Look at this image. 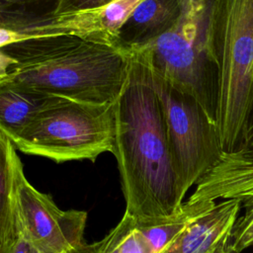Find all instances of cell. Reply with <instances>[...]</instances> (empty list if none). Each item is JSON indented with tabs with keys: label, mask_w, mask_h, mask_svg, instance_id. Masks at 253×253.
<instances>
[{
	"label": "cell",
	"mask_w": 253,
	"mask_h": 253,
	"mask_svg": "<svg viewBox=\"0 0 253 253\" xmlns=\"http://www.w3.org/2000/svg\"><path fill=\"white\" fill-rule=\"evenodd\" d=\"M123 90L114 103V147L126 212L137 222L176 214L183 204L159 99L148 69L133 52Z\"/></svg>",
	"instance_id": "obj_1"
},
{
	"label": "cell",
	"mask_w": 253,
	"mask_h": 253,
	"mask_svg": "<svg viewBox=\"0 0 253 253\" xmlns=\"http://www.w3.org/2000/svg\"><path fill=\"white\" fill-rule=\"evenodd\" d=\"M131 56L107 35L67 34L46 53L14 65L2 80L78 102L114 104Z\"/></svg>",
	"instance_id": "obj_2"
},
{
	"label": "cell",
	"mask_w": 253,
	"mask_h": 253,
	"mask_svg": "<svg viewBox=\"0 0 253 253\" xmlns=\"http://www.w3.org/2000/svg\"><path fill=\"white\" fill-rule=\"evenodd\" d=\"M174 27L133 49L155 74L194 97L216 124L217 66L213 50L215 0H178Z\"/></svg>",
	"instance_id": "obj_3"
},
{
	"label": "cell",
	"mask_w": 253,
	"mask_h": 253,
	"mask_svg": "<svg viewBox=\"0 0 253 253\" xmlns=\"http://www.w3.org/2000/svg\"><path fill=\"white\" fill-rule=\"evenodd\" d=\"M216 126L224 153L239 151L253 98V0H215Z\"/></svg>",
	"instance_id": "obj_4"
},
{
	"label": "cell",
	"mask_w": 253,
	"mask_h": 253,
	"mask_svg": "<svg viewBox=\"0 0 253 253\" xmlns=\"http://www.w3.org/2000/svg\"><path fill=\"white\" fill-rule=\"evenodd\" d=\"M114 104L96 105L53 98L11 140L26 154L61 163L91 160L113 152Z\"/></svg>",
	"instance_id": "obj_5"
},
{
	"label": "cell",
	"mask_w": 253,
	"mask_h": 253,
	"mask_svg": "<svg viewBox=\"0 0 253 253\" xmlns=\"http://www.w3.org/2000/svg\"><path fill=\"white\" fill-rule=\"evenodd\" d=\"M147 69L162 108L177 181L185 197L224 153L217 126L194 97Z\"/></svg>",
	"instance_id": "obj_6"
},
{
	"label": "cell",
	"mask_w": 253,
	"mask_h": 253,
	"mask_svg": "<svg viewBox=\"0 0 253 253\" xmlns=\"http://www.w3.org/2000/svg\"><path fill=\"white\" fill-rule=\"evenodd\" d=\"M15 210L19 232L39 253H78L84 247L86 211L60 210L30 184L21 160L15 173Z\"/></svg>",
	"instance_id": "obj_7"
},
{
	"label": "cell",
	"mask_w": 253,
	"mask_h": 253,
	"mask_svg": "<svg viewBox=\"0 0 253 253\" xmlns=\"http://www.w3.org/2000/svg\"><path fill=\"white\" fill-rule=\"evenodd\" d=\"M191 198L237 200L245 209L230 238L237 253L253 246V161L239 153H223L220 160L198 182Z\"/></svg>",
	"instance_id": "obj_8"
},
{
	"label": "cell",
	"mask_w": 253,
	"mask_h": 253,
	"mask_svg": "<svg viewBox=\"0 0 253 253\" xmlns=\"http://www.w3.org/2000/svg\"><path fill=\"white\" fill-rule=\"evenodd\" d=\"M241 203L224 200L194 218L160 253H221L230 245Z\"/></svg>",
	"instance_id": "obj_9"
},
{
	"label": "cell",
	"mask_w": 253,
	"mask_h": 253,
	"mask_svg": "<svg viewBox=\"0 0 253 253\" xmlns=\"http://www.w3.org/2000/svg\"><path fill=\"white\" fill-rule=\"evenodd\" d=\"M179 15L178 0H143L120 28L115 42L129 50L141 47L171 30Z\"/></svg>",
	"instance_id": "obj_10"
},
{
	"label": "cell",
	"mask_w": 253,
	"mask_h": 253,
	"mask_svg": "<svg viewBox=\"0 0 253 253\" xmlns=\"http://www.w3.org/2000/svg\"><path fill=\"white\" fill-rule=\"evenodd\" d=\"M52 98L0 79V130L12 140Z\"/></svg>",
	"instance_id": "obj_11"
},
{
	"label": "cell",
	"mask_w": 253,
	"mask_h": 253,
	"mask_svg": "<svg viewBox=\"0 0 253 253\" xmlns=\"http://www.w3.org/2000/svg\"><path fill=\"white\" fill-rule=\"evenodd\" d=\"M20 157L0 130V250L5 253L19 235L15 210V173Z\"/></svg>",
	"instance_id": "obj_12"
},
{
	"label": "cell",
	"mask_w": 253,
	"mask_h": 253,
	"mask_svg": "<svg viewBox=\"0 0 253 253\" xmlns=\"http://www.w3.org/2000/svg\"><path fill=\"white\" fill-rule=\"evenodd\" d=\"M215 201L191 198L183 202L179 211L163 220L136 222V227L145 236L155 253H160L194 218L210 211Z\"/></svg>",
	"instance_id": "obj_13"
},
{
	"label": "cell",
	"mask_w": 253,
	"mask_h": 253,
	"mask_svg": "<svg viewBox=\"0 0 253 253\" xmlns=\"http://www.w3.org/2000/svg\"><path fill=\"white\" fill-rule=\"evenodd\" d=\"M63 34L106 35L101 30L99 24V9L87 10L80 18L72 22L50 27L25 29L0 28V47L33 38Z\"/></svg>",
	"instance_id": "obj_14"
},
{
	"label": "cell",
	"mask_w": 253,
	"mask_h": 253,
	"mask_svg": "<svg viewBox=\"0 0 253 253\" xmlns=\"http://www.w3.org/2000/svg\"><path fill=\"white\" fill-rule=\"evenodd\" d=\"M55 8H1L0 28L25 29L50 27L72 22L85 11L57 14Z\"/></svg>",
	"instance_id": "obj_15"
},
{
	"label": "cell",
	"mask_w": 253,
	"mask_h": 253,
	"mask_svg": "<svg viewBox=\"0 0 253 253\" xmlns=\"http://www.w3.org/2000/svg\"><path fill=\"white\" fill-rule=\"evenodd\" d=\"M143 0H112L99 9L101 30L114 41L120 28Z\"/></svg>",
	"instance_id": "obj_16"
},
{
	"label": "cell",
	"mask_w": 253,
	"mask_h": 253,
	"mask_svg": "<svg viewBox=\"0 0 253 253\" xmlns=\"http://www.w3.org/2000/svg\"><path fill=\"white\" fill-rule=\"evenodd\" d=\"M124 229V223L121 221L115 226L103 239L92 244H85L78 253H119L118 246Z\"/></svg>",
	"instance_id": "obj_17"
},
{
	"label": "cell",
	"mask_w": 253,
	"mask_h": 253,
	"mask_svg": "<svg viewBox=\"0 0 253 253\" xmlns=\"http://www.w3.org/2000/svg\"><path fill=\"white\" fill-rule=\"evenodd\" d=\"M112 0H58L55 13L65 14L79 11L96 10L104 7Z\"/></svg>",
	"instance_id": "obj_18"
},
{
	"label": "cell",
	"mask_w": 253,
	"mask_h": 253,
	"mask_svg": "<svg viewBox=\"0 0 253 253\" xmlns=\"http://www.w3.org/2000/svg\"><path fill=\"white\" fill-rule=\"evenodd\" d=\"M236 153L253 161V98L245 121L242 143L239 151Z\"/></svg>",
	"instance_id": "obj_19"
},
{
	"label": "cell",
	"mask_w": 253,
	"mask_h": 253,
	"mask_svg": "<svg viewBox=\"0 0 253 253\" xmlns=\"http://www.w3.org/2000/svg\"><path fill=\"white\" fill-rule=\"evenodd\" d=\"M58 0H0L1 8H55Z\"/></svg>",
	"instance_id": "obj_20"
},
{
	"label": "cell",
	"mask_w": 253,
	"mask_h": 253,
	"mask_svg": "<svg viewBox=\"0 0 253 253\" xmlns=\"http://www.w3.org/2000/svg\"><path fill=\"white\" fill-rule=\"evenodd\" d=\"M5 253H39L34 246L19 232L18 237Z\"/></svg>",
	"instance_id": "obj_21"
},
{
	"label": "cell",
	"mask_w": 253,
	"mask_h": 253,
	"mask_svg": "<svg viewBox=\"0 0 253 253\" xmlns=\"http://www.w3.org/2000/svg\"><path fill=\"white\" fill-rule=\"evenodd\" d=\"M16 64L17 61L5 53L0 47V79L4 78L11 70V68Z\"/></svg>",
	"instance_id": "obj_22"
},
{
	"label": "cell",
	"mask_w": 253,
	"mask_h": 253,
	"mask_svg": "<svg viewBox=\"0 0 253 253\" xmlns=\"http://www.w3.org/2000/svg\"><path fill=\"white\" fill-rule=\"evenodd\" d=\"M221 253H237V252H235L231 247H230V245L224 250V251H222Z\"/></svg>",
	"instance_id": "obj_23"
},
{
	"label": "cell",
	"mask_w": 253,
	"mask_h": 253,
	"mask_svg": "<svg viewBox=\"0 0 253 253\" xmlns=\"http://www.w3.org/2000/svg\"><path fill=\"white\" fill-rule=\"evenodd\" d=\"M0 253H1V250H0Z\"/></svg>",
	"instance_id": "obj_24"
}]
</instances>
